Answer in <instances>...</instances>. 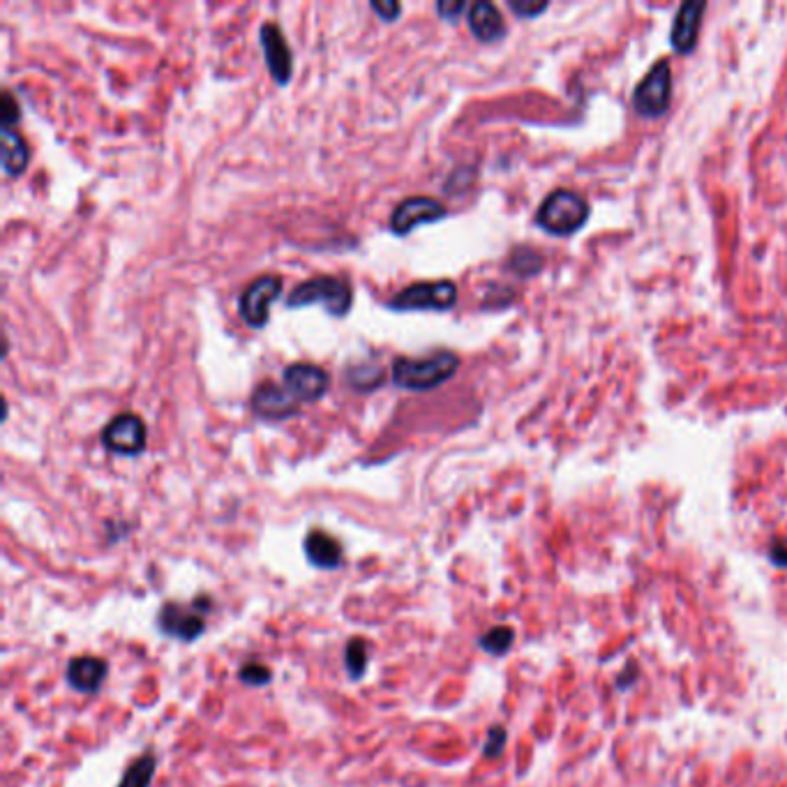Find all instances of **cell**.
Here are the masks:
<instances>
[{
	"mask_svg": "<svg viewBox=\"0 0 787 787\" xmlns=\"http://www.w3.org/2000/svg\"><path fill=\"white\" fill-rule=\"evenodd\" d=\"M155 771H157V757L155 753L148 751L127 766L118 787H150L152 778H155Z\"/></svg>",
	"mask_w": 787,
	"mask_h": 787,
	"instance_id": "18",
	"label": "cell"
},
{
	"mask_svg": "<svg viewBox=\"0 0 787 787\" xmlns=\"http://www.w3.org/2000/svg\"><path fill=\"white\" fill-rule=\"evenodd\" d=\"M0 111H3V127H10L14 130V123L21 118V109H19V102L14 99V95L10 91L3 93V104H0Z\"/></svg>",
	"mask_w": 787,
	"mask_h": 787,
	"instance_id": "25",
	"label": "cell"
},
{
	"mask_svg": "<svg viewBox=\"0 0 787 787\" xmlns=\"http://www.w3.org/2000/svg\"><path fill=\"white\" fill-rule=\"evenodd\" d=\"M109 674V663L97 656H76L67 663L65 679L76 693H97Z\"/></svg>",
	"mask_w": 787,
	"mask_h": 787,
	"instance_id": "14",
	"label": "cell"
},
{
	"mask_svg": "<svg viewBox=\"0 0 787 787\" xmlns=\"http://www.w3.org/2000/svg\"><path fill=\"white\" fill-rule=\"evenodd\" d=\"M252 411L263 421H287L301 411V402L284 388L272 381H263L252 392Z\"/></svg>",
	"mask_w": 787,
	"mask_h": 787,
	"instance_id": "12",
	"label": "cell"
},
{
	"mask_svg": "<svg viewBox=\"0 0 787 787\" xmlns=\"http://www.w3.org/2000/svg\"><path fill=\"white\" fill-rule=\"evenodd\" d=\"M704 10H707V3H702V0H688V3L679 5L670 28V44L677 54H690L697 47Z\"/></svg>",
	"mask_w": 787,
	"mask_h": 787,
	"instance_id": "13",
	"label": "cell"
},
{
	"mask_svg": "<svg viewBox=\"0 0 787 787\" xmlns=\"http://www.w3.org/2000/svg\"><path fill=\"white\" fill-rule=\"evenodd\" d=\"M259 44H261L266 65H268L275 84L287 86L291 81V74H294V56H291V47L282 28L277 23L266 21L259 28Z\"/></svg>",
	"mask_w": 787,
	"mask_h": 787,
	"instance_id": "11",
	"label": "cell"
},
{
	"mask_svg": "<svg viewBox=\"0 0 787 787\" xmlns=\"http://www.w3.org/2000/svg\"><path fill=\"white\" fill-rule=\"evenodd\" d=\"M145 439H148V432H145L143 418L132 414V411L113 416L111 421L106 423V427L102 430V443H104V448L123 457L141 455L145 450Z\"/></svg>",
	"mask_w": 787,
	"mask_h": 787,
	"instance_id": "8",
	"label": "cell"
},
{
	"mask_svg": "<svg viewBox=\"0 0 787 787\" xmlns=\"http://www.w3.org/2000/svg\"><path fill=\"white\" fill-rule=\"evenodd\" d=\"M769 559L773 566L778 568H787V543H776L773 548L769 550Z\"/></svg>",
	"mask_w": 787,
	"mask_h": 787,
	"instance_id": "29",
	"label": "cell"
},
{
	"mask_svg": "<svg viewBox=\"0 0 787 787\" xmlns=\"http://www.w3.org/2000/svg\"><path fill=\"white\" fill-rule=\"evenodd\" d=\"M370 8H372V12H377V14L384 19V21H395V19L399 16V12H402V5L395 3V0H386V3L372 0Z\"/></svg>",
	"mask_w": 787,
	"mask_h": 787,
	"instance_id": "28",
	"label": "cell"
},
{
	"mask_svg": "<svg viewBox=\"0 0 787 787\" xmlns=\"http://www.w3.org/2000/svg\"><path fill=\"white\" fill-rule=\"evenodd\" d=\"M465 10H467L465 0H441V3H436V12H439V16L446 19V21H455Z\"/></svg>",
	"mask_w": 787,
	"mask_h": 787,
	"instance_id": "27",
	"label": "cell"
},
{
	"mask_svg": "<svg viewBox=\"0 0 787 787\" xmlns=\"http://www.w3.org/2000/svg\"><path fill=\"white\" fill-rule=\"evenodd\" d=\"M3 171L5 176H19L23 174L25 167H28L30 162V150H28V143H25V139L19 134L16 130H10V127H3Z\"/></svg>",
	"mask_w": 787,
	"mask_h": 787,
	"instance_id": "17",
	"label": "cell"
},
{
	"mask_svg": "<svg viewBox=\"0 0 787 787\" xmlns=\"http://www.w3.org/2000/svg\"><path fill=\"white\" fill-rule=\"evenodd\" d=\"M303 550L307 561L312 563L314 568L319 570H333L338 568L344 559V550H342V543L335 536H330L328 531L323 529H312L305 536L303 541Z\"/></svg>",
	"mask_w": 787,
	"mask_h": 787,
	"instance_id": "15",
	"label": "cell"
},
{
	"mask_svg": "<svg viewBox=\"0 0 787 787\" xmlns=\"http://www.w3.org/2000/svg\"><path fill=\"white\" fill-rule=\"evenodd\" d=\"M457 303V284L450 279L414 282L388 301L392 312H446Z\"/></svg>",
	"mask_w": 787,
	"mask_h": 787,
	"instance_id": "4",
	"label": "cell"
},
{
	"mask_svg": "<svg viewBox=\"0 0 787 787\" xmlns=\"http://www.w3.org/2000/svg\"><path fill=\"white\" fill-rule=\"evenodd\" d=\"M469 28H471L473 37L478 42H499L506 35V21L501 16L497 5L487 3V0H478L469 8Z\"/></svg>",
	"mask_w": 787,
	"mask_h": 787,
	"instance_id": "16",
	"label": "cell"
},
{
	"mask_svg": "<svg viewBox=\"0 0 787 787\" xmlns=\"http://www.w3.org/2000/svg\"><path fill=\"white\" fill-rule=\"evenodd\" d=\"M510 10L515 12L517 16L522 19H531V16H538L541 12H545L550 8L548 3H526V0H510Z\"/></svg>",
	"mask_w": 787,
	"mask_h": 787,
	"instance_id": "26",
	"label": "cell"
},
{
	"mask_svg": "<svg viewBox=\"0 0 787 787\" xmlns=\"http://www.w3.org/2000/svg\"><path fill=\"white\" fill-rule=\"evenodd\" d=\"M448 211L441 201L432 199V196H409V199L399 201L390 213V231L395 236H406L416 226L432 224L446 218Z\"/></svg>",
	"mask_w": 787,
	"mask_h": 787,
	"instance_id": "9",
	"label": "cell"
},
{
	"mask_svg": "<svg viewBox=\"0 0 787 787\" xmlns=\"http://www.w3.org/2000/svg\"><path fill=\"white\" fill-rule=\"evenodd\" d=\"M213 607L208 596H199L189 605L167 600L157 612V628L167 637L183 639V642H194L199 635L206 631V614Z\"/></svg>",
	"mask_w": 787,
	"mask_h": 787,
	"instance_id": "5",
	"label": "cell"
},
{
	"mask_svg": "<svg viewBox=\"0 0 787 787\" xmlns=\"http://www.w3.org/2000/svg\"><path fill=\"white\" fill-rule=\"evenodd\" d=\"M309 305H321V307L326 309V314L342 319V316H346V312L353 305L351 284H349L344 277H335V275H316V277L305 279V282L296 284V289L289 294L287 307L301 309V307H309Z\"/></svg>",
	"mask_w": 787,
	"mask_h": 787,
	"instance_id": "2",
	"label": "cell"
},
{
	"mask_svg": "<svg viewBox=\"0 0 787 787\" xmlns=\"http://www.w3.org/2000/svg\"><path fill=\"white\" fill-rule=\"evenodd\" d=\"M543 266H545L543 254H538L536 250H531V247H517V250H513L510 259H508V268L519 277L538 275V272L543 270Z\"/></svg>",
	"mask_w": 787,
	"mask_h": 787,
	"instance_id": "20",
	"label": "cell"
},
{
	"mask_svg": "<svg viewBox=\"0 0 787 787\" xmlns=\"http://www.w3.org/2000/svg\"><path fill=\"white\" fill-rule=\"evenodd\" d=\"M587 199L573 189H554L543 199L536 213V224L552 236H570L589 220Z\"/></svg>",
	"mask_w": 787,
	"mask_h": 787,
	"instance_id": "3",
	"label": "cell"
},
{
	"mask_svg": "<svg viewBox=\"0 0 787 787\" xmlns=\"http://www.w3.org/2000/svg\"><path fill=\"white\" fill-rule=\"evenodd\" d=\"M240 681L245 685H252V688H259V685H268L272 681V672L268 665L259 663V660H250L245 663L238 672Z\"/></svg>",
	"mask_w": 787,
	"mask_h": 787,
	"instance_id": "23",
	"label": "cell"
},
{
	"mask_svg": "<svg viewBox=\"0 0 787 787\" xmlns=\"http://www.w3.org/2000/svg\"><path fill=\"white\" fill-rule=\"evenodd\" d=\"M457 367H460V355L450 349H439L425 358H406V355L397 358L390 367V379L402 390L425 392L453 379Z\"/></svg>",
	"mask_w": 787,
	"mask_h": 787,
	"instance_id": "1",
	"label": "cell"
},
{
	"mask_svg": "<svg viewBox=\"0 0 787 787\" xmlns=\"http://www.w3.org/2000/svg\"><path fill=\"white\" fill-rule=\"evenodd\" d=\"M504 746H506V729L504 727H499V725H494L490 732H487V739H485V744H482V755H485V757H499L501 755V751H504Z\"/></svg>",
	"mask_w": 787,
	"mask_h": 787,
	"instance_id": "24",
	"label": "cell"
},
{
	"mask_svg": "<svg viewBox=\"0 0 787 787\" xmlns=\"http://www.w3.org/2000/svg\"><path fill=\"white\" fill-rule=\"evenodd\" d=\"M515 642V631L510 626H494L480 637V649L492 656H504Z\"/></svg>",
	"mask_w": 787,
	"mask_h": 787,
	"instance_id": "21",
	"label": "cell"
},
{
	"mask_svg": "<svg viewBox=\"0 0 787 787\" xmlns=\"http://www.w3.org/2000/svg\"><path fill=\"white\" fill-rule=\"evenodd\" d=\"M284 388L294 395L301 404L319 402V399L328 392L330 377L328 372L319 365L312 363H291L284 367L282 372Z\"/></svg>",
	"mask_w": 787,
	"mask_h": 787,
	"instance_id": "10",
	"label": "cell"
},
{
	"mask_svg": "<svg viewBox=\"0 0 787 787\" xmlns=\"http://www.w3.org/2000/svg\"><path fill=\"white\" fill-rule=\"evenodd\" d=\"M282 277L279 275H261L254 282H250L245 287V291L240 294L238 301V312L240 319H243L250 328H263L268 323V309L270 305L282 296Z\"/></svg>",
	"mask_w": 787,
	"mask_h": 787,
	"instance_id": "7",
	"label": "cell"
},
{
	"mask_svg": "<svg viewBox=\"0 0 787 787\" xmlns=\"http://www.w3.org/2000/svg\"><path fill=\"white\" fill-rule=\"evenodd\" d=\"M672 102V69L670 60H658L644 79L635 86L633 109L639 118H660Z\"/></svg>",
	"mask_w": 787,
	"mask_h": 787,
	"instance_id": "6",
	"label": "cell"
},
{
	"mask_svg": "<svg viewBox=\"0 0 787 787\" xmlns=\"http://www.w3.org/2000/svg\"><path fill=\"white\" fill-rule=\"evenodd\" d=\"M384 381H386V372L381 370L379 365L363 363V365L346 367V384L351 386V390L370 392V390H377Z\"/></svg>",
	"mask_w": 787,
	"mask_h": 787,
	"instance_id": "19",
	"label": "cell"
},
{
	"mask_svg": "<svg viewBox=\"0 0 787 787\" xmlns=\"http://www.w3.org/2000/svg\"><path fill=\"white\" fill-rule=\"evenodd\" d=\"M344 668L351 679H360L367 670V642L363 637H351L344 646Z\"/></svg>",
	"mask_w": 787,
	"mask_h": 787,
	"instance_id": "22",
	"label": "cell"
}]
</instances>
